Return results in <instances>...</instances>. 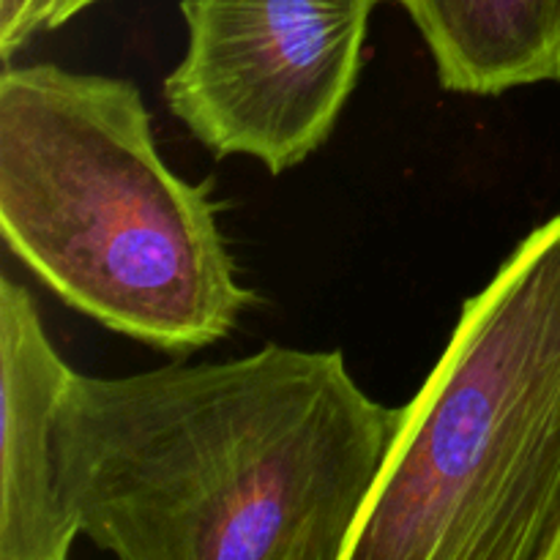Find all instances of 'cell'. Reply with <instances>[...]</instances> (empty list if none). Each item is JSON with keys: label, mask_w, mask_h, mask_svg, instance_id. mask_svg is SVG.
<instances>
[{"label": "cell", "mask_w": 560, "mask_h": 560, "mask_svg": "<svg viewBox=\"0 0 560 560\" xmlns=\"http://www.w3.org/2000/svg\"><path fill=\"white\" fill-rule=\"evenodd\" d=\"M402 408L342 350L74 372L52 427L80 534L120 560H345Z\"/></svg>", "instance_id": "obj_1"}, {"label": "cell", "mask_w": 560, "mask_h": 560, "mask_svg": "<svg viewBox=\"0 0 560 560\" xmlns=\"http://www.w3.org/2000/svg\"><path fill=\"white\" fill-rule=\"evenodd\" d=\"M213 178L162 159L140 88L55 63L0 74V233L66 306L189 355L238 328L257 293L219 228Z\"/></svg>", "instance_id": "obj_2"}, {"label": "cell", "mask_w": 560, "mask_h": 560, "mask_svg": "<svg viewBox=\"0 0 560 560\" xmlns=\"http://www.w3.org/2000/svg\"><path fill=\"white\" fill-rule=\"evenodd\" d=\"M560 517V213L463 304L345 560H541Z\"/></svg>", "instance_id": "obj_3"}, {"label": "cell", "mask_w": 560, "mask_h": 560, "mask_svg": "<svg viewBox=\"0 0 560 560\" xmlns=\"http://www.w3.org/2000/svg\"><path fill=\"white\" fill-rule=\"evenodd\" d=\"M381 0H180L184 60L167 109L217 159L299 167L337 129Z\"/></svg>", "instance_id": "obj_4"}, {"label": "cell", "mask_w": 560, "mask_h": 560, "mask_svg": "<svg viewBox=\"0 0 560 560\" xmlns=\"http://www.w3.org/2000/svg\"><path fill=\"white\" fill-rule=\"evenodd\" d=\"M71 370L31 290L0 277V560H66L80 525L55 481L52 427Z\"/></svg>", "instance_id": "obj_5"}, {"label": "cell", "mask_w": 560, "mask_h": 560, "mask_svg": "<svg viewBox=\"0 0 560 560\" xmlns=\"http://www.w3.org/2000/svg\"><path fill=\"white\" fill-rule=\"evenodd\" d=\"M419 27L443 91L501 96L560 82V0H394Z\"/></svg>", "instance_id": "obj_6"}, {"label": "cell", "mask_w": 560, "mask_h": 560, "mask_svg": "<svg viewBox=\"0 0 560 560\" xmlns=\"http://www.w3.org/2000/svg\"><path fill=\"white\" fill-rule=\"evenodd\" d=\"M49 0H0V58L11 63L38 31H47Z\"/></svg>", "instance_id": "obj_7"}, {"label": "cell", "mask_w": 560, "mask_h": 560, "mask_svg": "<svg viewBox=\"0 0 560 560\" xmlns=\"http://www.w3.org/2000/svg\"><path fill=\"white\" fill-rule=\"evenodd\" d=\"M98 0H49L47 9V31L66 25V22L74 20L77 14H82L85 9L96 5Z\"/></svg>", "instance_id": "obj_8"}, {"label": "cell", "mask_w": 560, "mask_h": 560, "mask_svg": "<svg viewBox=\"0 0 560 560\" xmlns=\"http://www.w3.org/2000/svg\"><path fill=\"white\" fill-rule=\"evenodd\" d=\"M541 560H560V517L556 530H552L550 541H547L545 552H541Z\"/></svg>", "instance_id": "obj_9"}]
</instances>
